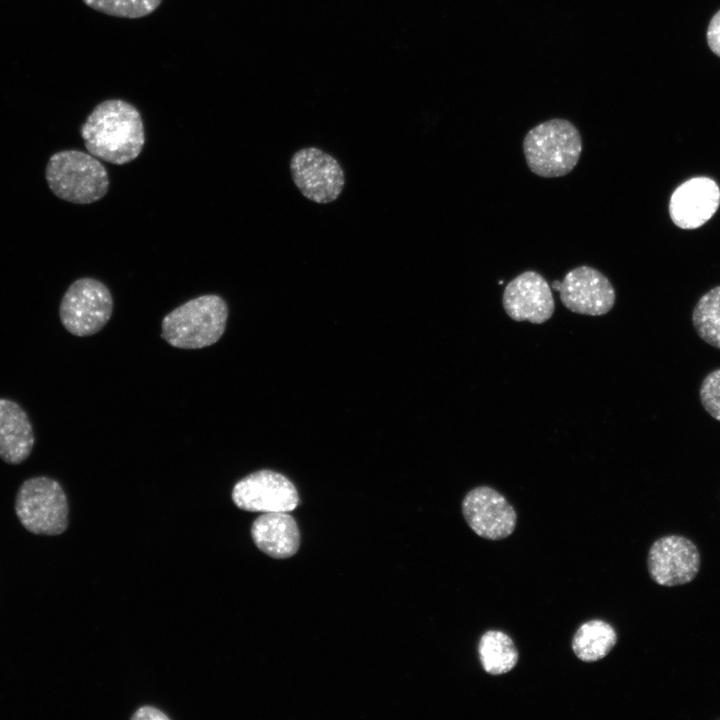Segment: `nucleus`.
<instances>
[{"label": "nucleus", "mask_w": 720, "mask_h": 720, "mask_svg": "<svg viewBox=\"0 0 720 720\" xmlns=\"http://www.w3.org/2000/svg\"><path fill=\"white\" fill-rule=\"evenodd\" d=\"M80 132L90 154L115 165L136 159L145 143L139 111L120 99L99 103L81 126Z\"/></svg>", "instance_id": "1"}, {"label": "nucleus", "mask_w": 720, "mask_h": 720, "mask_svg": "<svg viewBox=\"0 0 720 720\" xmlns=\"http://www.w3.org/2000/svg\"><path fill=\"white\" fill-rule=\"evenodd\" d=\"M523 152L528 168L544 178L561 177L577 165L582 152L579 130L569 120L539 123L525 135Z\"/></svg>", "instance_id": "2"}, {"label": "nucleus", "mask_w": 720, "mask_h": 720, "mask_svg": "<svg viewBox=\"0 0 720 720\" xmlns=\"http://www.w3.org/2000/svg\"><path fill=\"white\" fill-rule=\"evenodd\" d=\"M228 306L215 294L180 305L162 320L161 337L173 347L199 349L216 343L225 331Z\"/></svg>", "instance_id": "3"}, {"label": "nucleus", "mask_w": 720, "mask_h": 720, "mask_svg": "<svg viewBox=\"0 0 720 720\" xmlns=\"http://www.w3.org/2000/svg\"><path fill=\"white\" fill-rule=\"evenodd\" d=\"M45 177L51 191L75 204H90L108 191L109 177L103 164L92 154L79 150L54 153L48 160Z\"/></svg>", "instance_id": "4"}, {"label": "nucleus", "mask_w": 720, "mask_h": 720, "mask_svg": "<svg viewBox=\"0 0 720 720\" xmlns=\"http://www.w3.org/2000/svg\"><path fill=\"white\" fill-rule=\"evenodd\" d=\"M16 515L33 534L59 535L68 526L69 507L62 486L45 476L25 480L15 499Z\"/></svg>", "instance_id": "5"}, {"label": "nucleus", "mask_w": 720, "mask_h": 720, "mask_svg": "<svg viewBox=\"0 0 720 720\" xmlns=\"http://www.w3.org/2000/svg\"><path fill=\"white\" fill-rule=\"evenodd\" d=\"M113 310L112 295L101 281L80 278L64 293L59 316L64 328L75 336H90L109 321Z\"/></svg>", "instance_id": "6"}, {"label": "nucleus", "mask_w": 720, "mask_h": 720, "mask_svg": "<svg viewBox=\"0 0 720 720\" xmlns=\"http://www.w3.org/2000/svg\"><path fill=\"white\" fill-rule=\"evenodd\" d=\"M292 180L301 194L318 204L334 202L345 186V174L338 160L317 147L296 151L290 160Z\"/></svg>", "instance_id": "7"}, {"label": "nucleus", "mask_w": 720, "mask_h": 720, "mask_svg": "<svg viewBox=\"0 0 720 720\" xmlns=\"http://www.w3.org/2000/svg\"><path fill=\"white\" fill-rule=\"evenodd\" d=\"M232 499L237 507L249 512H290L299 503L295 485L283 474L263 469L239 480Z\"/></svg>", "instance_id": "8"}, {"label": "nucleus", "mask_w": 720, "mask_h": 720, "mask_svg": "<svg viewBox=\"0 0 720 720\" xmlns=\"http://www.w3.org/2000/svg\"><path fill=\"white\" fill-rule=\"evenodd\" d=\"M552 288L559 292L562 304L570 311L589 316L607 314L614 306L616 294L610 280L591 266L570 270L562 282Z\"/></svg>", "instance_id": "9"}, {"label": "nucleus", "mask_w": 720, "mask_h": 720, "mask_svg": "<svg viewBox=\"0 0 720 720\" xmlns=\"http://www.w3.org/2000/svg\"><path fill=\"white\" fill-rule=\"evenodd\" d=\"M701 557L693 541L682 535H666L650 547L648 572L658 585L674 587L691 582L700 570Z\"/></svg>", "instance_id": "10"}, {"label": "nucleus", "mask_w": 720, "mask_h": 720, "mask_svg": "<svg viewBox=\"0 0 720 720\" xmlns=\"http://www.w3.org/2000/svg\"><path fill=\"white\" fill-rule=\"evenodd\" d=\"M462 513L472 531L488 540L509 537L517 524L514 507L501 493L489 486L471 489L462 501Z\"/></svg>", "instance_id": "11"}, {"label": "nucleus", "mask_w": 720, "mask_h": 720, "mask_svg": "<svg viewBox=\"0 0 720 720\" xmlns=\"http://www.w3.org/2000/svg\"><path fill=\"white\" fill-rule=\"evenodd\" d=\"M502 304L512 320L533 324L549 320L555 309L549 283L540 273L531 270L519 274L505 286Z\"/></svg>", "instance_id": "12"}, {"label": "nucleus", "mask_w": 720, "mask_h": 720, "mask_svg": "<svg viewBox=\"0 0 720 720\" xmlns=\"http://www.w3.org/2000/svg\"><path fill=\"white\" fill-rule=\"evenodd\" d=\"M719 205L720 189L716 182L708 177H694L674 190L669 213L677 227L696 229L711 219Z\"/></svg>", "instance_id": "13"}, {"label": "nucleus", "mask_w": 720, "mask_h": 720, "mask_svg": "<svg viewBox=\"0 0 720 720\" xmlns=\"http://www.w3.org/2000/svg\"><path fill=\"white\" fill-rule=\"evenodd\" d=\"M251 536L256 546L276 559L293 556L300 546V532L287 512L263 513L253 522Z\"/></svg>", "instance_id": "14"}, {"label": "nucleus", "mask_w": 720, "mask_h": 720, "mask_svg": "<svg viewBox=\"0 0 720 720\" xmlns=\"http://www.w3.org/2000/svg\"><path fill=\"white\" fill-rule=\"evenodd\" d=\"M31 422L16 402L0 398V458L11 465L24 462L34 446Z\"/></svg>", "instance_id": "15"}, {"label": "nucleus", "mask_w": 720, "mask_h": 720, "mask_svg": "<svg viewBox=\"0 0 720 720\" xmlns=\"http://www.w3.org/2000/svg\"><path fill=\"white\" fill-rule=\"evenodd\" d=\"M617 643V633L607 622L593 619L582 624L572 638V650L583 662H596L607 656Z\"/></svg>", "instance_id": "16"}, {"label": "nucleus", "mask_w": 720, "mask_h": 720, "mask_svg": "<svg viewBox=\"0 0 720 720\" xmlns=\"http://www.w3.org/2000/svg\"><path fill=\"white\" fill-rule=\"evenodd\" d=\"M478 653L484 671L494 676L510 672L519 659L513 640L499 630H489L481 636Z\"/></svg>", "instance_id": "17"}, {"label": "nucleus", "mask_w": 720, "mask_h": 720, "mask_svg": "<svg viewBox=\"0 0 720 720\" xmlns=\"http://www.w3.org/2000/svg\"><path fill=\"white\" fill-rule=\"evenodd\" d=\"M692 324L703 341L720 349V286L710 289L697 301Z\"/></svg>", "instance_id": "18"}, {"label": "nucleus", "mask_w": 720, "mask_h": 720, "mask_svg": "<svg viewBox=\"0 0 720 720\" xmlns=\"http://www.w3.org/2000/svg\"><path fill=\"white\" fill-rule=\"evenodd\" d=\"M96 11L124 18H140L152 13L162 0H83Z\"/></svg>", "instance_id": "19"}, {"label": "nucleus", "mask_w": 720, "mask_h": 720, "mask_svg": "<svg viewBox=\"0 0 720 720\" xmlns=\"http://www.w3.org/2000/svg\"><path fill=\"white\" fill-rule=\"evenodd\" d=\"M699 398L705 411L713 419L720 421V368L713 370L703 379Z\"/></svg>", "instance_id": "20"}, {"label": "nucleus", "mask_w": 720, "mask_h": 720, "mask_svg": "<svg viewBox=\"0 0 720 720\" xmlns=\"http://www.w3.org/2000/svg\"><path fill=\"white\" fill-rule=\"evenodd\" d=\"M707 42L711 51L720 57V10L710 20L707 29Z\"/></svg>", "instance_id": "21"}, {"label": "nucleus", "mask_w": 720, "mask_h": 720, "mask_svg": "<svg viewBox=\"0 0 720 720\" xmlns=\"http://www.w3.org/2000/svg\"><path fill=\"white\" fill-rule=\"evenodd\" d=\"M133 720H169V717L166 716L162 711L150 707V706H143L139 708L132 716Z\"/></svg>", "instance_id": "22"}]
</instances>
